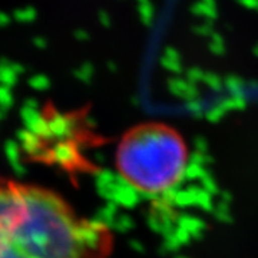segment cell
Wrapping results in <instances>:
<instances>
[{
    "instance_id": "6da1fadb",
    "label": "cell",
    "mask_w": 258,
    "mask_h": 258,
    "mask_svg": "<svg viewBox=\"0 0 258 258\" xmlns=\"http://www.w3.org/2000/svg\"><path fill=\"white\" fill-rule=\"evenodd\" d=\"M111 247L109 230L62 195L0 179V258H108Z\"/></svg>"
},
{
    "instance_id": "7a4b0ae2",
    "label": "cell",
    "mask_w": 258,
    "mask_h": 258,
    "mask_svg": "<svg viewBox=\"0 0 258 258\" xmlns=\"http://www.w3.org/2000/svg\"><path fill=\"white\" fill-rule=\"evenodd\" d=\"M120 176L145 195H162L175 188L188 166V148L175 129L145 123L129 129L116 149Z\"/></svg>"
}]
</instances>
